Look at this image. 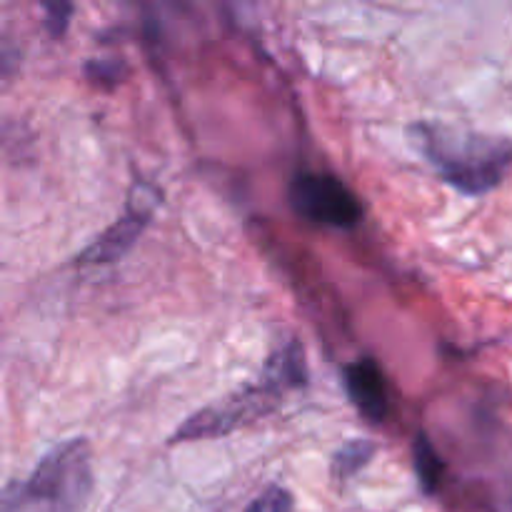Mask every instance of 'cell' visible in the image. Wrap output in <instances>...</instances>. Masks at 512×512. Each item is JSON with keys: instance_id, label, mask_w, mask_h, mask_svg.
I'll return each mask as SVG.
<instances>
[{"instance_id": "cell-10", "label": "cell", "mask_w": 512, "mask_h": 512, "mask_svg": "<svg viewBox=\"0 0 512 512\" xmlns=\"http://www.w3.org/2000/svg\"><path fill=\"white\" fill-rule=\"evenodd\" d=\"M85 70H88V75L95 80V83H103V85H115L120 78H123V63L115 58L90 60Z\"/></svg>"}, {"instance_id": "cell-1", "label": "cell", "mask_w": 512, "mask_h": 512, "mask_svg": "<svg viewBox=\"0 0 512 512\" xmlns=\"http://www.w3.org/2000/svg\"><path fill=\"white\" fill-rule=\"evenodd\" d=\"M90 488L88 443L75 438L50 450L23 483L8 485L3 512H83Z\"/></svg>"}, {"instance_id": "cell-4", "label": "cell", "mask_w": 512, "mask_h": 512, "mask_svg": "<svg viewBox=\"0 0 512 512\" xmlns=\"http://www.w3.org/2000/svg\"><path fill=\"white\" fill-rule=\"evenodd\" d=\"M283 395H285L283 388H278L273 380L260 375V383L253 385V388L240 390L235 398L195 413L193 418H190L178 433H175V440L213 438V435L230 433V430L248 423V420L258 418V415L270 413V410L280 403Z\"/></svg>"}, {"instance_id": "cell-7", "label": "cell", "mask_w": 512, "mask_h": 512, "mask_svg": "<svg viewBox=\"0 0 512 512\" xmlns=\"http://www.w3.org/2000/svg\"><path fill=\"white\" fill-rule=\"evenodd\" d=\"M413 460L415 473H418L423 490L425 493H435L440 485V478H443V463H440V455L435 453L433 443H430L425 433H418V438H415Z\"/></svg>"}, {"instance_id": "cell-9", "label": "cell", "mask_w": 512, "mask_h": 512, "mask_svg": "<svg viewBox=\"0 0 512 512\" xmlns=\"http://www.w3.org/2000/svg\"><path fill=\"white\" fill-rule=\"evenodd\" d=\"M245 512H293V495L280 485H270L265 493H260Z\"/></svg>"}, {"instance_id": "cell-3", "label": "cell", "mask_w": 512, "mask_h": 512, "mask_svg": "<svg viewBox=\"0 0 512 512\" xmlns=\"http://www.w3.org/2000/svg\"><path fill=\"white\" fill-rule=\"evenodd\" d=\"M288 195L300 218L328 228H353L363 215L353 190L330 173H298Z\"/></svg>"}, {"instance_id": "cell-8", "label": "cell", "mask_w": 512, "mask_h": 512, "mask_svg": "<svg viewBox=\"0 0 512 512\" xmlns=\"http://www.w3.org/2000/svg\"><path fill=\"white\" fill-rule=\"evenodd\" d=\"M375 443L370 440H350L343 448L335 453L333 458V475L335 478H350V475L358 473L360 468L370 463V458L375 455Z\"/></svg>"}, {"instance_id": "cell-5", "label": "cell", "mask_w": 512, "mask_h": 512, "mask_svg": "<svg viewBox=\"0 0 512 512\" xmlns=\"http://www.w3.org/2000/svg\"><path fill=\"white\" fill-rule=\"evenodd\" d=\"M158 190L150 188L148 183H135L133 193H130L128 208L125 215L115 225H110L83 255H80V263H113L120 255L128 253L133 248V243L138 240V235L143 233V228L148 225L150 215H153L155 205L160 203Z\"/></svg>"}, {"instance_id": "cell-11", "label": "cell", "mask_w": 512, "mask_h": 512, "mask_svg": "<svg viewBox=\"0 0 512 512\" xmlns=\"http://www.w3.org/2000/svg\"><path fill=\"white\" fill-rule=\"evenodd\" d=\"M43 10H45V28H48V33L53 35V38H60V35L65 33V28H68L73 5L70 3H45Z\"/></svg>"}, {"instance_id": "cell-2", "label": "cell", "mask_w": 512, "mask_h": 512, "mask_svg": "<svg viewBox=\"0 0 512 512\" xmlns=\"http://www.w3.org/2000/svg\"><path fill=\"white\" fill-rule=\"evenodd\" d=\"M423 150L450 185L483 195L503 180L512 163V145L438 125H418Z\"/></svg>"}, {"instance_id": "cell-6", "label": "cell", "mask_w": 512, "mask_h": 512, "mask_svg": "<svg viewBox=\"0 0 512 512\" xmlns=\"http://www.w3.org/2000/svg\"><path fill=\"white\" fill-rule=\"evenodd\" d=\"M345 390H348L350 400L363 413L370 423H383L390 413V398L388 385H385L383 373L373 360H355V363L343 368Z\"/></svg>"}]
</instances>
